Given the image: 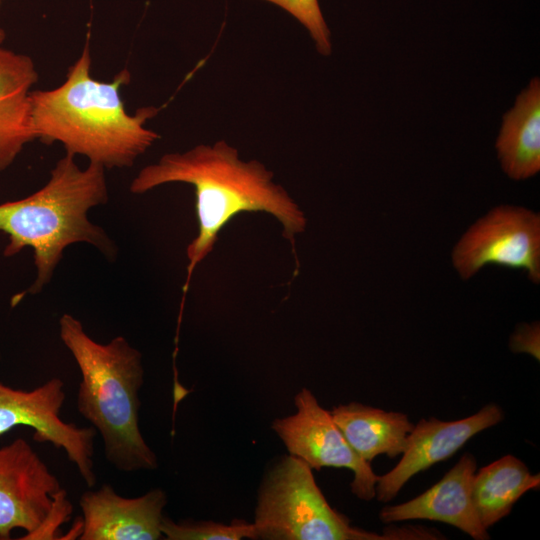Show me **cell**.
I'll return each mask as SVG.
<instances>
[{
	"mask_svg": "<svg viewBox=\"0 0 540 540\" xmlns=\"http://www.w3.org/2000/svg\"><path fill=\"white\" fill-rule=\"evenodd\" d=\"M273 178L264 164L241 160L238 150L224 140L164 154L134 177L129 187L133 194H144L168 183H186L194 188L198 234L186 248L184 296L195 268L212 252L219 232L243 212L274 216L283 227L284 238L294 247L295 236L305 231L307 219Z\"/></svg>",
	"mask_w": 540,
	"mask_h": 540,
	"instance_id": "1",
	"label": "cell"
},
{
	"mask_svg": "<svg viewBox=\"0 0 540 540\" xmlns=\"http://www.w3.org/2000/svg\"><path fill=\"white\" fill-rule=\"evenodd\" d=\"M91 63L86 43L61 85L31 91L36 140L58 142L67 154L85 156L105 169L131 167L160 138L145 127L158 109L142 107L129 114L120 87L130 82V72L122 69L112 81H99L91 75Z\"/></svg>",
	"mask_w": 540,
	"mask_h": 540,
	"instance_id": "2",
	"label": "cell"
},
{
	"mask_svg": "<svg viewBox=\"0 0 540 540\" xmlns=\"http://www.w3.org/2000/svg\"><path fill=\"white\" fill-rule=\"evenodd\" d=\"M108 197L105 168L89 163L82 169L75 156L66 153L42 188L0 204V232L8 237L4 256L12 257L30 247L36 269L34 281L12 299L13 306L28 294H39L49 284L64 250L72 244L87 243L107 259H115V243L88 218L89 210L105 204Z\"/></svg>",
	"mask_w": 540,
	"mask_h": 540,
	"instance_id": "3",
	"label": "cell"
},
{
	"mask_svg": "<svg viewBox=\"0 0 540 540\" xmlns=\"http://www.w3.org/2000/svg\"><path fill=\"white\" fill-rule=\"evenodd\" d=\"M59 336L81 374L77 409L100 434L106 460L125 473L155 470L157 456L139 428L141 352L123 336L95 341L68 313L59 319Z\"/></svg>",
	"mask_w": 540,
	"mask_h": 540,
	"instance_id": "4",
	"label": "cell"
},
{
	"mask_svg": "<svg viewBox=\"0 0 540 540\" xmlns=\"http://www.w3.org/2000/svg\"><path fill=\"white\" fill-rule=\"evenodd\" d=\"M253 539L385 540L401 539L400 528L377 534L351 525L334 510L301 459L281 457L266 473L255 508Z\"/></svg>",
	"mask_w": 540,
	"mask_h": 540,
	"instance_id": "5",
	"label": "cell"
},
{
	"mask_svg": "<svg viewBox=\"0 0 540 540\" xmlns=\"http://www.w3.org/2000/svg\"><path fill=\"white\" fill-rule=\"evenodd\" d=\"M70 503L59 479L23 438L0 447V540L16 529L22 539L53 536L67 520Z\"/></svg>",
	"mask_w": 540,
	"mask_h": 540,
	"instance_id": "6",
	"label": "cell"
},
{
	"mask_svg": "<svg viewBox=\"0 0 540 540\" xmlns=\"http://www.w3.org/2000/svg\"><path fill=\"white\" fill-rule=\"evenodd\" d=\"M452 263L464 280L485 265L522 269L540 282V215L519 206L501 205L477 220L459 239Z\"/></svg>",
	"mask_w": 540,
	"mask_h": 540,
	"instance_id": "7",
	"label": "cell"
},
{
	"mask_svg": "<svg viewBox=\"0 0 540 540\" xmlns=\"http://www.w3.org/2000/svg\"><path fill=\"white\" fill-rule=\"evenodd\" d=\"M64 401V382L58 377L32 390L15 389L0 381V436L18 426L32 428L33 439L64 450L85 484L92 488L96 484V430L63 421L60 412Z\"/></svg>",
	"mask_w": 540,
	"mask_h": 540,
	"instance_id": "8",
	"label": "cell"
},
{
	"mask_svg": "<svg viewBox=\"0 0 540 540\" xmlns=\"http://www.w3.org/2000/svg\"><path fill=\"white\" fill-rule=\"evenodd\" d=\"M294 403V414L277 418L271 425L289 454L304 461L311 469L335 467L351 470L354 474L351 492L365 501L375 498L379 476L373 472L370 463L350 446L330 411L325 410L307 388L296 394Z\"/></svg>",
	"mask_w": 540,
	"mask_h": 540,
	"instance_id": "9",
	"label": "cell"
},
{
	"mask_svg": "<svg viewBox=\"0 0 540 540\" xmlns=\"http://www.w3.org/2000/svg\"><path fill=\"white\" fill-rule=\"evenodd\" d=\"M503 417L501 408L491 403L456 421L421 419L408 435L398 464L378 477L375 497L384 503L393 500L414 475L450 458L473 436L497 425Z\"/></svg>",
	"mask_w": 540,
	"mask_h": 540,
	"instance_id": "10",
	"label": "cell"
},
{
	"mask_svg": "<svg viewBox=\"0 0 540 540\" xmlns=\"http://www.w3.org/2000/svg\"><path fill=\"white\" fill-rule=\"evenodd\" d=\"M167 494L155 488L127 498L110 484L85 491L79 500L82 524L81 540H159L164 536L161 523Z\"/></svg>",
	"mask_w": 540,
	"mask_h": 540,
	"instance_id": "11",
	"label": "cell"
},
{
	"mask_svg": "<svg viewBox=\"0 0 540 540\" xmlns=\"http://www.w3.org/2000/svg\"><path fill=\"white\" fill-rule=\"evenodd\" d=\"M476 459L464 454L435 485L419 496L398 505L384 506L379 518L384 523L405 520H432L452 525L475 540L489 539L473 499L472 480Z\"/></svg>",
	"mask_w": 540,
	"mask_h": 540,
	"instance_id": "12",
	"label": "cell"
},
{
	"mask_svg": "<svg viewBox=\"0 0 540 540\" xmlns=\"http://www.w3.org/2000/svg\"><path fill=\"white\" fill-rule=\"evenodd\" d=\"M38 77L30 56L0 46V172L36 140L30 94Z\"/></svg>",
	"mask_w": 540,
	"mask_h": 540,
	"instance_id": "13",
	"label": "cell"
},
{
	"mask_svg": "<svg viewBox=\"0 0 540 540\" xmlns=\"http://www.w3.org/2000/svg\"><path fill=\"white\" fill-rule=\"evenodd\" d=\"M501 167L514 180L540 170V80L534 77L503 115L495 144Z\"/></svg>",
	"mask_w": 540,
	"mask_h": 540,
	"instance_id": "14",
	"label": "cell"
},
{
	"mask_svg": "<svg viewBox=\"0 0 540 540\" xmlns=\"http://www.w3.org/2000/svg\"><path fill=\"white\" fill-rule=\"evenodd\" d=\"M330 414L347 442L365 461L379 455L395 458L405 449L414 424L400 412L351 402L334 407Z\"/></svg>",
	"mask_w": 540,
	"mask_h": 540,
	"instance_id": "15",
	"label": "cell"
},
{
	"mask_svg": "<svg viewBox=\"0 0 540 540\" xmlns=\"http://www.w3.org/2000/svg\"><path fill=\"white\" fill-rule=\"evenodd\" d=\"M540 475H532L517 457L506 455L475 472L472 499L482 525L488 529L507 516L527 491L538 489Z\"/></svg>",
	"mask_w": 540,
	"mask_h": 540,
	"instance_id": "16",
	"label": "cell"
},
{
	"mask_svg": "<svg viewBox=\"0 0 540 540\" xmlns=\"http://www.w3.org/2000/svg\"><path fill=\"white\" fill-rule=\"evenodd\" d=\"M161 531L167 540H241L253 539L252 523L235 520L226 525L210 520H182L174 522L164 516Z\"/></svg>",
	"mask_w": 540,
	"mask_h": 540,
	"instance_id": "17",
	"label": "cell"
},
{
	"mask_svg": "<svg viewBox=\"0 0 540 540\" xmlns=\"http://www.w3.org/2000/svg\"><path fill=\"white\" fill-rule=\"evenodd\" d=\"M276 5L295 18L309 33L323 56L332 51L331 33L318 0H261Z\"/></svg>",
	"mask_w": 540,
	"mask_h": 540,
	"instance_id": "18",
	"label": "cell"
},
{
	"mask_svg": "<svg viewBox=\"0 0 540 540\" xmlns=\"http://www.w3.org/2000/svg\"><path fill=\"white\" fill-rule=\"evenodd\" d=\"M510 349L515 353H527L540 358V327L538 322L524 324L517 328L510 338Z\"/></svg>",
	"mask_w": 540,
	"mask_h": 540,
	"instance_id": "19",
	"label": "cell"
},
{
	"mask_svg": "<svg viewBox=\"0 0 540 540\" xmlns=\"http://www.w3.org/2000/svg\"><path fill=\"white\" fill-rule=\"evenodd\" d=\"M6 38L5 30L0 26V45L4 42Z\"/></svg>",
	"mask_w": 540,
	"mask_h": 540,
	"instance_id": "20",
	"label": "cell"
},
{
	"mask_svg": "<svg viewBox=\"0 0 540 540\" xmlns=\"http://www.w3.org/2000/svg\"><path fill=\"white\" fill-rule=\"evenodd\" d=\"M0 3H1V0H0Z\"/></svg>",
	"mask_w": 540,
	"mask_h": 540,
	"instance_id": "21",
	"label": "cell"
}]
</instances>
